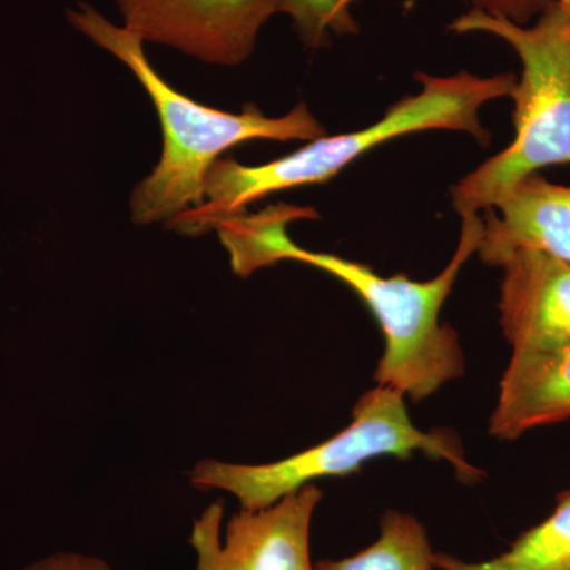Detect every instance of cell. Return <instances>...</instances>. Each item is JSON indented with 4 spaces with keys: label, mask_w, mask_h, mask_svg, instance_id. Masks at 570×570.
<instances>
[{
    "label": "cell",
    "mask_w": 570,
    "mask_h": 570,
    "mask_svg": "<svg viewBox=\"0 0 570 570\" xmlns=\"http://www.w3.org/2000/svg\"><path fill=\"white\" fill-rule=\"evenodd\" d=\"M316 217L313 208L272 205L258 213L227 217L217 224L216 232L230 255L236 276L247 277L266 266L294 261L328 273L351 287L370 307L384 333V355L374 373L381 387L422 401L463 376L466 363L459 333L441 324L439 314L464 264L478 253L483 235L482 217L463 216L452 261L425 283L407 276H381L371 266L295 245L285 227L294 220Z\"/></svg>",
    "instance_id": "cell-1"
},
{
    "label": "cell",
    "mask_w": 570,
    "mask_h": 570,
    "mask_svg": "<svg viewBox=\"0 0 570 570\" xmlns=\"http://www.w3.org/2000/svg\"><path fill=\"white\" fill-rule=\"evenodd\" d=\"M67 21L132 71L159 116L163 157L135 187L130 198L135 224H168L179 214L204 205L209 168L235 146L255 140L313 141L326 135L325 127L303 102L281 118L265 116L255 105H246L242 112H228L195 102L154 70L145 41L137 33L112 24L89 3L67 10Z\"/></svg>",
    "instance_id": "cell-2"
},
{
    "label": "cell",
    "mask_w": 570,
    "mask_h": 570,
    "mask_svg": "<svg viewBox=\"0 0 570 570\" xmlns=\"http://www.w3.org/2000/svg\"><path fill=\"white\" fill-rule=\"evenodd\" d=\"M422 91L397 100L382 119L356 132L325 135L298 151L262 165H243L219 159L206 175L205 202L179 214L168 227L183 235H204L225 217L246 213L261 198L296 187L322 184L354 164L371 149L423 130H456L489 145L490 132L480 121L483 105L512 97L519 78L513 73L494 77L460 71L450 77L415 75Z\"/></svg>",
    "instance_id": "cell-3"
},
{
    "label": "cell",
    "mask_w": 570,
    "mask_h": 570,
    "mask_svg": "<svg viewBox=\"0 0 570 570\" xmlns=\"http://www.w3.org/2000/svg\"><path fill=\"white\" fill-rule=\"evenodd\" d=\"M455 33H490L521 62L513 111L515 137L452 189L461 217L489 212L539 170L570 165V0H553L532 26L471 9L449 24Z\"/></svg>",
    "instance_id": "cell-4"
},
{
    "label": "cell",
    "mask_w": 570,
    "mask_h": 570,
    "mask_svg": "<svg viewBox=\"0 0 570 570\" xmlns=\"http://www.w3.org/2000/svg\"><path fill=\"white\" fill-rule=\"evenodd\" d=\"M404 397L396 390L377 385L356 401L351 425L328 441L268 464L204 460L195 466L190 480L198 489L228 491L243 510L255 512L272 508L314 480L354 474L365 461L379 456L407 460L422 452L428 459L448 461L468 482L482 479V471L468 463L456 433L419 430Z\"/></svg>",
    "instance_id": "cell-5"
},
{
    "label": "cell",
    "mask_w": 570,
    "mask_h": 570,
    "mask_svg": "<svg viewBox=\"0 0 570 570\" xmlns=\"http://www.w3.org/2000/svg\"><path fill=\"white\" fill-rule=\"evenodd\" d=\"M322 498V490L309 483L272 508L239 510L225 532L223 502H213L190 531L195 570H316L311 524Z\"/></svg>",
    "instance_id": "cell-6"
},
{
    "label": "cell",
    "mask_w": 570,
    "mask_h": 570,
    "mask_svg": "<svg viewBox=\"0 0 570 570\" xmlns=\"http://www.w3.org/2000/svg\"><path fill=\"white\" fill-rule=\"evenodd\" d=\"M124 28L214 66L250 58L281 0H115Z\"/></svg>",
    "instance_id": "cell-7"
},
{
    "label": "cell",
    "mask_w": 570,
    "mask_h": 570,
    "mask_svg": "<svg viewBox=\"0 0 570 570\" xmlns=\"http://www.w3.org/2000/svg\"><path fill=\"white\" fill-rule=\"evenodd\" d=\"M499 314L513 352H539L570 343V262L539 247H519L499 265Z\"/></svg>",
    "instance_id": "cell-8"
},
{
    "label": "cell",
    "mask_w": 570,
    "mask_h": 570,
    "mask_svg": "<svg viewBox=\"0 0 570 570\" xmlns=\"http://www.w3.org/2000/svg\"><path fill=\"white\" fill-rule=\"evenodd\" d=\"M487 212L478 254L499 266L519 247H539L570 262V186L547 181L539 174L521 179Z\"/></svg>",
    "instance_id": "cell-9"
},
{
    "label": "cell",
    "mask_w": 570,
    "mask_h": 570,
    "mask_svg": "<svg viewBox=\"0 0 570 570\" xmlns=\"http://www.w3.org/2000/svg\"><path fill=\"white\" fill-rule=\"evenodd\" d=\"M570 419V343L550 351L513 352L490 419V434L517 441L535 428Z\"/></svg>",
    "instance_id": "cell-10"
},
{
    "label": "cell",
    "mask_w": 570,
    "mask_h": 570,
    "mask_svg": "<svg viewBox=\"0 0 570 570\" xmlns=\"http://www.w3.org/2000/svg\"><path fill=\"white\" fill-rule=\"evenodd\" d=\"M436 570H570V490L557 497L553 512L485 561L436 553Z\"/></svg>",
    "instance_id": "cell-11"
},
{
    "label": "cell",
    "mask_w": 570,
    "mask_h": 570,
    "mask_svg": "<svg viewBox=\"0 0 570 570\" xmlns=\"http://www.w3.org/2000/svg\"><path fill=\"white\" fill-rule=\"evenodd\" d=\"M430 538L422 521L411 513L387 510L376 542L354 557L321 560L316 570H436Z\"/></svg>",
    "instance_id": "cell-12"
},
{
    "label": "cell",
    "mask_w": 570,
    "mask_h": 570,
    "mask_svg": "<svg viewBox=\"0 0 570 570\" xmlns=\"http://www.w3.org/2000/svg\"><path fill=\"white\" fill-rule=\"evenodd\" d=\"M360 0H281V13L291 17L307 50H322L332 37L356 36L354 7Z\"/></svg>",
    "instance_id": "cell-13"
},
{
    "label": "cell",
    "mask_w": 570,
    "mask_h": 570,
    "mask_svg": "<svg viewBox=\"0 0 570 570\" xmlns=\"http://www.w3.org/2000/svg\"><path fill=\"white\" fill-rule=\"evenodd\" d=\"M472 9L491 17L505 18L515 24L528 26L550 6L553 0H469Z\"/></svg>",
    "instance_id": "cell-14"
},
{
    "label": "cell",
    "mask_w": 570,
    "mask_h": 570,
    "mask_svg": "<svg viewBox=\"0 0 570 570\" xmlns=\"http://www.w3.org/2000/svg\"><path fill=\"white\" fill-rule=\"evenodd\" d=\"M22 570H112L104 560L89 554L56 553L52 557L43 558V560L32 562L31 566Z\"/></svg>",
    "instance_id": "cell-15"
}]
</instances>
